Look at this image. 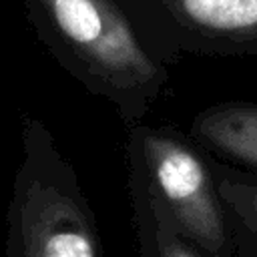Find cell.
Returning <instances> with one entry per match:
<instances>
[{"instance_id": "cell-1", "label": "cell", "mask_w": 257, "mask_h": 257, "mask_svg": "<svg viewBox=\"0 0 257 257\" xmlns=\"http://www.w3.org/2000/svg\"><path fill=\"white\" fill-rule=\"evenodd\" d=\"M50 56L106 100L126 128L145 122L165 94L169 66L147 46L120 0H22Z\"/></svg>"}, {"instance_id": "cell-2", "label": "cell", "mask_w": 257, "mask_h": 257, "mask_svg": "<svg viewBox=\"0 0 257 257\" xmlns=\"http://www.w3.org/2000/svg\"><path fill=\"white\" fill-rule=\"evenodd\" d=\"M20 163L6 209V257H102L94 211L52 131L22 116Z\"/></svg>"}, {"instance_id": "cell-3", "label": "cell", "mask_w": 257, "mask_h": 257, "mask_svg": "<svg viewBox=\"0 0 257 257\" xmlns=\"http://www.w3.org/2000/svg\"><path fill=\"white\" fill-rule=\"evenodd\" d=\"M126 169L137 175L169 223L213 257H235L219 195L215 161L189 133L171 124L126 128Z\"/></svg>"}, {"instance_id": "cell-4", "label": "cell", "mask_w": 257, "mask_h": 257, "mask_svg": "<svg viewBox=\"0 0 257 257\" xmlns=\"http://www.w3.org/2000/svg\"><path fill=\"white\" fill-rule=\"evenodd\" d=\"M167 66L185 56H257V0H120Z\"/></svg>"}, {"instance_id": "cell-5", "label": "cell", "mask_w": 257, "mask_h": 257, "mask_svg": "<svg viewBox=\"0 0 257 257\" xmlns=\"http://www.w3.org/2000/svg\"><path fill=\"white\" fill-rule=\"evenodd\" d=\"M187 133L213 159L257 175V102H213L193 116Z\"/></svg>"}, {"instance_id": "cell-6", "label": "cell", "mask_w": 257, "mask_h": 257, "mask_svg": "<svg viewBox=\"0 0 257 257\" xmlns=\"http://www.w3.org/2000/svg\"><path fill=\"white\" fill-rule=\"evenodd\" d=\"M128 199L139 257H213L169 223L143 181L133 173H128Z\"/></svg>"}, {"instance_id": "cell-7", "label": "cell", "mask_w": 257, "mask_h": 257, "mask_svg": "<svg viewBox=\"0 0 257 257\" xmlns=\"http://www.w3.org/2000/svg\"><path fill=\"white\" fill-rule=\"evenodd\" d=\"M213 161L235 257H257V175L217 159Z\"/></svg>"}]
</instances>
